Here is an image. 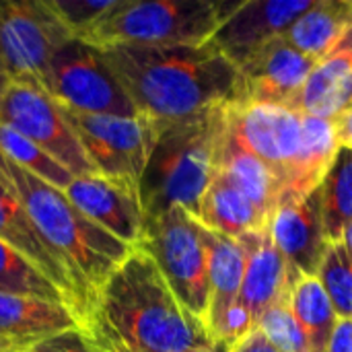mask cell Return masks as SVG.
<instances>
[{
    "mask_svg": "<svg viewBox=\"0 0 352 352\" xmlns=\"http://www.w3.org/2000/svg\"><path fill=\"white\" fill-rule=\"evenodd\" d=\"M136 113L155 130L243 99L237 66L210 41L175 47H101Z\"/></svg>",
    "mask_w": 352,
    "mask_h": 352,
    "instance_id": "obj_1",
    "label": "cell"
},
{
    "mask_svg": "<svg viewBox=\"0 0 352 352\" xmlns=\"http://www.w3.org/2000/svg\"><path fill=\"white\" fill-rule=\"evenodd\" d=\"M82 330L132 352H227L206 324L171 293L155 262L138 248L97 291Z\"/></svg>",
    "mask_w": 352,
    "mask_h": 352,
    "instance_id": "obj_2",
    "label": "cell"
},
{
    "mask_svg": "<svg viewBox=\"0 0 352 352\" xmlns=\"http://www.w3.org/2000/svg\"><path fill=\"white\" fill-rule=\"evenodd\" d=\"M0 175L23 202L43 243L66 268L82 309V326L91 314L97 291L107 276L130 256L124 245L101 227L82 217L66 192L41 182L0 153Z\"/></svg>",
    "mask_w": 352,
    "mask_h": 352,
    "instance_id": "obj_3",
    "label": "cell"
},
{
    "mask_svg": "<svg viewBox=\"0 0 352 352\" xmlns=\"http://www.w3.org/2000/svg\"><path fill=\"white\" fill-rule=\"evenodd\" d=\"M225 107L155 130L148 161L138 184L144 221L175 206L198 219L214 169Z\"/></svg>",
    "mask_w": 352,
    "mask_h": 352,
    "instance_id": "obj_4",
    "label": "cell"
},
{
    "mask_svg": "<svg viewBox=\"0 0 352 352\" xmlns=\"http://www.w3.org/2000/svg\"><path fill=\"white\" fill-rule=\"evenodd\" d=\"M235 6L214 0H118L82 41L97 47L202 45Z\"/></svg>",
    "mask_w": 352,
    "mask_h": 352,
    "instance_id": "obj_5",
    "label": "cell"
},
{
    "mask_svg": "<svg viewBox=\"0 0 352 352\" xmlns=\"http://www.w3.org/2000/svg\"><path fill=\"white\" fill-rule=\"evenodd\" d=\"M159 268L177 301L206 324L208 314V256L200 223L175 206L144 221L136 245Z\"/></svg>",
    "mask_w": 352,
    "mask_h": 352,
    "instance_id": "obj_6",
    "label": "cell"
},
{
    "mask_svg": "<svg viewBox=\"0 0 352 352\" xmlns=\"http://www.w3.org/2000/svg\"><path fill=\"white\" fill-rule=\"evenodd\" d=\"M41 87L64 107L93 116H138L101 47L70 37L47 62Z\"/></svg>",
    "mask_w": 352,
    "mask_h": 352,
    "instance_id": "obj_7",
    "label": "cell"
},
{
    "mask_svg": "<svg viewBox=\"0 0 352 352\" xmlns=\"http://www.w3.org/2000/svg\"><path fill=\"white\" fill-rule=\"evenodd\" d=\"M62 111L95 173L140 184L157 134L151 122L140 116H93L64 105Z\"/></svg>",
    "mask_w": 352,
    "mask_h": 352,
    "instance_id": "obj_8",
    "label": "cell"
},
{
    "mask_svg": "<svg viewBox=\"0 0 352 352\" xmlns=\"http://www.w3.org/2000/svg\"><path fill=\"white\" fill-rule=\"evenodd\" d=\"M70 37L45 0H0V64L12 80L41 87L50 58Z\"/></svg>",
    "mask_w": 352,
    "mask_h": 352,
    "instance_id": "obj_9",
    "label": "cell"
},
{
    "mask_svg": "<svg viewBox=\"0 0 352 352\" xmlns=\"http://www.w3.org/2000/svg\"><path fill=\"white\" fill-rule=\"evenodd\" d=\"M0 124L29 138L74 177L95 173L62 105L37 82L12 80L0 103Z\"/></svg>",
    "mask_w": 352,
    "mask_h": 352,
    "instance_id": "obj_10",
    "label": "cell"
},
{
    "mask_svg": "<svg viewBox=\"0 0 352 352\" xmlns=\"http://www.w3.org/2000/svg\"><path fill=\"white\" fill-rule=\"evenodd\" d=\"M225 118L241 144L276 175L285 196L287 179L301 144L303 113L278 105L237 101L225 107Z\"/></svg>",
    "mask_w": 352,
    "mask_h": 352,
    "instance_id": "obj_11",
    "label": "cell"
},
{
    "mask_svg": "<svg viewBox=\"0 0 352 352\" xmlns=\"http://www.w3.org/2000/svg\"><path fill=\"white\" fill-rule=\"evenodd\" d=\"M74 208L128 248H136L144 231L138 186L126 179L87 173L64 190Z\"/></svg>",
    "mask_w": 352,
    "mask_h": 352,
    "instance_id": "obj_12",
    "label": "cell"
},
{
    "mask_svg": "<svg viewBox=\"0 0 352 352\" xmlns=\"http://www.w3.org/2000/svg\"><path fill=\"white\" fill-rule=\"evenodd\" d=\"M316 0H243L223 19L210 43L237 68L314 6Z\"/></svg>",
    "mask_w": 352,
    "mask_h": 352,
    "instance_id": "obj_13",
    "label": "cell"
},
{
    "mask_svg": "<svg viewBox=\"0 0 352 352\" xmlns=\"http://www.w3.org/2000/svg\"><path fill=\"white\" fill-rule=\"evenodd\" d=\"M316 64L318 60L297 52L280 35L252 54L237 68L243 80L241 101L291 107Z\"/></svg>",
    "mask_w": 352,
    "mask_h": 352,
    "instance_id": "obj_14",
    "label": "cell"
},
{
    "mask_svg": "<svg viewBox=\"0 0 352 352\" xmlns=\"http://www.w3.org/2000/svg\"><path fill=\"white\" fill-rule=\"evenodd\" d=\"M268 233L283 258L301 274L316 276L330 248L324 231L320 192L276 206L268 221Z\"/></svg>",
    "mask_w": 352,
    "mask_h": 352,
    "instance_id": "obj_15",
    "label": "cell"
},
{
    "mask_svg": "<svg viewBox=\"0 0 352 352\" xmlns=\"http://www.w3.org/2000/svg\"><path fill=\"white\" fill-rule=\"evenodd\" d=\"M74 328H82V324L64 303L0 293V352H27Z\"/></svg>",
    "mask_w": 352,
    "mask_h": 352,
    "instance_id": "obj_16",
    "label": "cell"
},
{
    "mask_svg": "<svg viewBox=\"0 0 352 352\" xmlns=\"http://www.w3.org/2000/svg\"><path fill=\"white\" fill-rule=\"evenodd\" d=\"M245 252V272L239 303L248 309L254 328L266 309L289 299L293 266L276 250L268 229L245 233L237 239Z\"/></svg>",
    "mask_w": 352,
    "mask_h": 352,
    "instance_id": "obj_17",
    "label": "cell"
},
{
    "mask_svg": "<svg viewBox=\"0 0 352 352\" xmlns=\"http://www.w3.org/2000/svg\"><path fill=\"white\" fill-rule=\"evenodd\" d=\"M0 239L6 245H10L14 252H19L23 258H27L52 285H56L64 293L72 311L82 324V309L66 268L60 264L54 252L43 243L23 202L19 200V196L2 175H0Z\"/></svg>",
    "mask_w": 352,
    "mask_h": 352,
    "instance_id": "obj_18",
    "label": "cell"
},
{
    "mask_svg": "<svg viewBox=\"0 0 352 352\" xmlns=\"http://www.w3.org/2000/svg\"><path fill=\"white\" fill-rule=\"evenodd\" d=\"M352 107V25L338 43L318 60L289 109L334 120Z\"/></svg>",
    "mask_w": 352,
    "mask_h": 352,
    "instance_id": "obj_19",
    "label": "cell"
},
{
    "mask_svg": "<svg viewBox=\"0 0 352 352\" xmlns=\"http://www.w3.org/2000/svg\"><path fill=\"white\" fill-rule=\"evenodd\" d=\"M214 169L221 171L235 188H239L270 221L283 202V186L276 175L233 134L223 109V126L214 151Z\"/></svg>",
    "mask_w": 352,
    "mask_h": 352,
    "instance_id": "obj_20",
    "label": "cell"
},
{
    "mask_svg": "<svg viewBox=\"0 0 352 352\" xmlns=\"http://www.w3.org/2000/svg\"><path fill=\"white\" fill-rule=\"evenodd\" d=\"M202 239H204L206 256H208L206 328L212 340L217 342V334L229 309L239 301L243 272H245V252L237 239L225 237L206 227H202Z\"/></svg>",
    "mask_w": 352,
    "mask_h": 352,
    "instance_id": "obj_21",
    "label": "cell"
},
{
    "mask_svg": "<svg viewBox=\"0 0 352 352\" xmlns=\"http://www.w3.org/2000/svg\"><path fill=\"white\" fill-rule=\"evenodd\" d=\"M196 221L202 227L231 239L268 229V219L260 212V208L217 169H212V177L204 192Z\"/></svg>",
    "mask_w": 352,
    "mask_h": 352,
    "instance_id": "obj_22",
    "label": "cell"
},
{
    "mask_svg": "<svg viewBox=\"0 0 352 352\" xmlns=\"http://www.w3.org/2000/svg\"><path fill=\"white\" fill-rule=\"evenodd\" d=\"M336 153H338V142H336L332 120H322V118L303 113L301 144H299L291 175L287 179L283 202L305 198L307 194L316 192L324 175L328 173Z\"/></svg>",
    "mask_w": 352,
    "mask_h": 352,
    "instance_id": "obj_23",
    "label": "cell"
},
{
    "mask_svg": "<svg viewBox=\"0 0 352 352\" xmlns=\"http://www.w3.org/2000/svg\"><path fill=\"white\" fill-rule=\"evenodd\" d=\"M352 25V0H316L287 31L285 39L297 52L322 60Z\"/></svg>",
    "mask_w": 352,
    "mask_h": 352,
    "instance_id": "obj_24",
    "label": "cell"
},
{
    "mask_svg": "<svg viewBox=\"0 0 352 352\" xmlns=\"http://www.w3.org/2000/svg\"><path fill=\"white\" fill-rule=\"evenodd\" d=\"M289 305L295 320L305 332L311 352H328L332 332L338 324V316L316 276H305L293 270Z\"/></svg>",
    "mask_w": 352,
    "mask_h": 352,
    "instance_id": "obj_25",
    "label": "cell"
},
{
    "mask_svg": "<svg viewBox=\"0 0 352 352\" xmlns=\"http://www.w3.org/2000/svg\"><path fill=\"white\" fill-rule=\"evenodd\" d=\"M324 231L330 243L342 241L352 223V151L338 146V153L324 175L320 188Z\"/></svg>",
    "mask_w": 352,
    "mask_h": 352,
    "instance_id": "obj_26",
    "label": "cell"
},
{
    "mask_svg": "<svg viewBox=\"0 0 352 352\" xmlns=\"http://www.w3.org/2000/svg\"><path fill=\"white\" fill-rule=\"evenodd\" d=\"M0 153L6 159H10L14 165H19L21 169L33 173L41 182H45L62 192L74 179V175L68 169H64L56 159H52L45 151H41L29 138H25L23 134L14 132L12 128H8L4 124H0Z\"/></svg>",
    "mask_w": 352,
    "mask_h": 352,
    "instance_id": "obj_27",
    "label": "cell"
},
{
    "mask_svg": "<svg viewBox=\"0 0 352 352\" xmlns=\"http://www.w3.org/2000/svg\"><path fill=\"white\" fill-rule=\"evenodd\" d=\"M0 293L29 295L54 303H64L70 307L64 293L56 285H52L27 258L14 252L2 239H0Z\"/></svg>",
    "mask_w": 352,
    "mask_h": 352,
    "instance_id": "obj_28",
    "label": "cell"
},
{
    "mask_svg": "<svg viewBox=\"0 0 352 352\" xmlns=\"http://www.w3.org/2000/svg\"><path fill=\"white\" fill-rule=\"evenodd\" d=\"M318 280L322 283L338 320L352 318V256L342 241L330 243Z\"/></svg>",
    "mask_w": 352,
    "mask_h": 352,
    "instance_id": "obj_29",
    "label": "cell"
},
{
    "mask_svg": "<svg viewBox=\"0 0 352 352\" xmlns=\"http://www.w3.org/2000/svg\"><path fill=\"white\" fill-rule=\"evenodd\" d=\"M256 328L280 352H311L309 340L295 320L289 299L266 309Z\"/></svg>",
    "mask_w": 352,
    "mask_h": 352,
    "instance_id": "obj_30",
    "label": "cell"
},
{
    "mask_svg": "<svg viewBox=\"0 0 352 352\" xmlns=\"http://www.w3.org/2000/svg\"><path fill=\"white\" fill-rule=\"evenodd\" d=\"M66 31L76 37L85 39L93 27L116 6L118 0H45Z\"/></svg>",
    "mask_w": 352,
    "mask_h": 352,
    "instance_id": "obj_31",
    "label": "cell"
},
{
    "mask_svg": "<svg viewBox=\"0 0 352 352\" xmlns=\"http://www.w3.org/2000/svg\"><path fill=\"white\" fill-rule=\"evenodd\" d=\"M27 352H103L95 340L82 330V328H74V330H66L60 332L43 342H39L37 346H33Z\"/></svg>",
    "mask_w": 352,
    "mask_h": 352,
    "instance_id": "obj_32",
    "label": "cell"
},
{
    "mask_svg": "<svg viewBox=\"0 0 352 352\" xmlns=\"http://www.w3.org/2000/svg\"><path fill=\"white\" fill-rule=\"evenodd\" d=\"M229 352H280L258 328L252 330L243 340H239L235 346H231Z\"/></svg>",
    "mask_w": 352,
    "mask_h": 352,
    "instance_id": "obj_33",
    "label": "cell"
},
{
    "mask_svg": "<svg viewBox=\"0 0 352 352\" xmlns=\"http://www.w3.org/2000/svg\"><path fill=\"white\" fill-rule=\"evenodd\" d=\"M328 352H352V318L338 320L328 344Z\"/></svg>",
    "mask_w": 352,
    "mask_h": 352,
    "instance_id": "obj_34",
    "label": "cell"
},
{
    "mask_svg": "<svg viewBox=\"0 0 352 352\" xmlns=\"http://www.w3.org/2000/svg\"><path fill=\"white\" fill-rule=\"evenodd\" d=\"M332 124H334V134H336L338 146L352 151V107H349L338 118H334Z\"/></svg>",
    "mask_w": 352,
    "mask_h": 352,
    "instance_id": "obj_35",
    "label": "cell"
},
{
    "mask_svg": "<svg viewBox=\"0 0 352 352\" xmlns=\"http://www.w3.org/2000/svg\"><path fill=\"white\" fill-rule=\"evenodd\" d=\"M91 338H93V336H91ZM93 340H95V344H97L103 352H132L128 351V349H124V346H120V344L107 342V340H99V338H93Z\"/></svg>",
    "mask_w": 352,
    "mask_h": 352,
    "instance_id": "obj_36",
    "label": "cell"
},
{
    "mask_svg": "<svg viewBox=\"0 0 352 352\" xmlns=\"http://www.w3.org/2000/svg\"><path fill=\"white\" fill-rule=\"evenodd\" d=\"M10 85H12V78L8 76V72L0 64V103H2V99H4V95H6V91H8Z\"/></svg>",
    "mask_w": 352,
    "mask_h": 352,
    "instance_id": "obj_37",
    "label": "cell"
},
{
    "mask_svg": "<svg viewBox=\"0 0 352 352\" xmlns=\"http://www.w3.org/2000/svg\"><path fill=\"white\" fill-rule=\"evenodd\" d=\"M342 243H344V248L349 250V254L352 256V223L346 227V231L342 235Z\"/></svg>",
    "mask_w": 352,
    "mask_h": 352,
    "instance_id": "obj_38",
    "label": "cell"
}]
</instances>
